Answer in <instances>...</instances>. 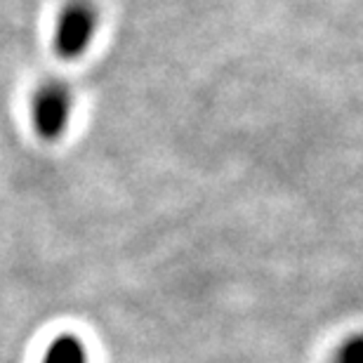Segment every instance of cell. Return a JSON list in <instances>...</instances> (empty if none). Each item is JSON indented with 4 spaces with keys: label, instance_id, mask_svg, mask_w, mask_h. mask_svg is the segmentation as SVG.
<instances>
[{
    "label": "cell",
    "instance_id": "obj_4",
    "mask_svg": "<svg viewBox=\"0 0 363 363\" xmlns=\"http://www.w3.org/2000/svg\"><path fill=\"white\" fill-rule=\"evenodd\" d=\"M333 363H363V333L345 340L333 357Z\"/></svg>",
    "mask_w": 363,
    "mask_h": 363
},
{
    "label": "cell",
    "instance_id": "obj_3",
    "mask_svg": "<svg viewBox=\"0 0 363 363\" xmlns=\"http://www.w3.org/2000/svg\"><path fill=\"white\" fill-rule=\"evenodd\" d=\"M40 363H90L83 340L74 333H62L48 345Z\"/></svg>",
    "mask_w": 363,
    "mask_h": 363
},
{
    "label": "cell",
    "instance_id": "obj_2",
    "mask_svg": "<svg viewBox=\"0 0 363 363\" xmlns=\"http://www.w3.org/2000/svg\"><path fill=\"white\" fill-rule=\"evenodd\" d=\"M74 90L64 81L50 78L31 94V125L40 142L55 144L69 130L74 113Z\"/></svg>",
    "mask_w": 363,
    "mask_h": 363
},
{
    "label": "cell",
    "instance_id": "obj_1",
    "mask_svg": "<svg viewBox=\"0 0 363 363\" xmlns=\"http://www.w3.org/2000/svg\"><path fill=\"white\" fill-rule=\"evenodd\" d=\"M99 26V10L94 0H67L57 14L52 48L64 62H76L88 52Z\"/></svg>",
    "mask_w": 363,
    "mask_h": 363
}]
</instances>
